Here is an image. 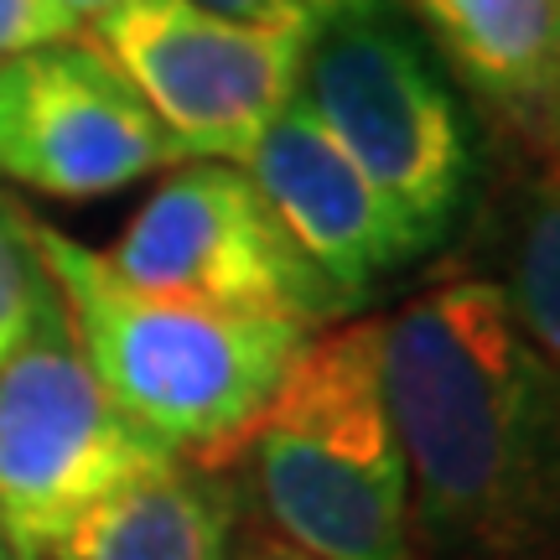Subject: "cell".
<instances>
[{
  "instance_id": "obj_1",
  "label": "cell",
  "mask_w": 560,
  "mask_h": 560,
  "mask_svg": "<svg viewBox=\"0 0 560 560\" xmlns=\"http://www.w3.org/2000/svg\"><path fill=\"white\" fill-rule=\"evenodd\" d=\"M416 545L446 560H560V374L493 280L380 322Z\"/></svg>"
},
{
  "instance_id": "obj_2",
  "label": "cell",
  "mask_w": 560,
  "mask_h": 560,
  "mask_svg": "<svg viewBox=\"0 0 560 560\" xmlns=\"http://www.w3.org/2000/svg\"><path fill=\"white\" fill-rule=\"evenodd\" d=\"M32 234L104 395L172 457L223 472L312 332L140 291L104 249L52 223H32Z\"/></svg>"
},
{
  "instance_id": "obj_3",
  "label": "cell",
  "mask_w": 560,
  "mask_h": 560,
  "mask_svg": "<svg viewBox=\"0 0 560 560\" xmlns=\"http://www.w3.org/2000/svg\"><path fill=\"white\" fill-rule=\"evenodd\" d=\"M244 452L270 524L306 560H416L410 472L380 374V322L301 342Z\"/></svg>"
},
{
  "instance_id": "obj_4",
  "label": "cell",
  "mask_w": 560,
  "mask_h": 560,
  "mask_svg": "<svg viewBox=\"0 0 560 560\" xmlns=\"http://www.w3.org/2000/svg\"><path fill=\"white\" fill-rule=\"evenodd\" d=\"M296 100L431 255L472 192V136L431 52L384 11L306 42Z\"/></svg>"
},
{
  "instance_id": "obj_5",
  "label": "cell",
  "mask_w": 560,
  "mask_h": 560,
  "mask_svg": "<svg viewBox=\"0 0 560 560\" xmlns=\"http://www.w3.org/2000/svg\"><path fill=\"white\" fill-rule=\"evenodd\" d=\"M166 462L177 457L100 389L52 285L26 342L0 359V540L16 560H47L94 503Z\"/></svg>"
},
{
  "instance_id": "obj_6",
  "label": "cell",
  "mask_w": 560,
  "mask_h": 560,
  "mask_svg": "<svg viewBox=\"0 0 560 560\" xmlns=\"http://www.w3.org/2000/svg\"><path fill=\"white\" fill-rule=\"evenodd\" d=\"M130 285L172 301L276 317L322 332L353 306L301 255L255 177L229 161H182L104 249Z\"/></svg>"
},
{
  "instance_id": "obj_7",
  "label": "cell",
  "mask_w": 560,
  "mask_h": 560,
  "mask_svg": "<svg viewBox=\"0 0 560 560\" xmlns=\"http://www.w3.org/2000/svg\"><path fill=\"white\" fill-rule=\"evenodd\" d=\"M83 37L120 68L182 161L244 166L296 100L306 42L240 26L192 0H120Z\"/></svg>"
},
{
  "instance_id": "obj_8",
  "label": "cell",
  "mask_w": 560,
  "mask_h": 560,
  "mask_svg": "<svg viewBox=\"0 0 560 560\" xmlns=\"http://www.w3.org/2000/svg\"><path fill=\"white\" fill-rule=\"evenodd\" d=\"M182 166L130 79L89 37L0 58V177L89 202Z\"/></svg>"
},
{
  "instance_id": "obj_9",
  "label": "cell",
  "mask_w": 560,
  "mask_h": 560,
  "mask_svg": "<svg viewBox=\"0 0 560 560\" xmlns=\"http://www.w3.org/2000/svg\"><path fill=\"white\" fill-rule=\"evenodd\" d=\"M244 172L276 208L285 234L301 244V255L332 280V291L348 306L374 296L384 280L425 255L400 213L342 156L338 140L322 130L301 100L280 109V120L249 151Z\"/></svg>"
},
{
  "instance_id": "obj_10",
  "label": "cell",
  "mask_w": 560,
  "mask_h": 560,
  "mask_svg": "<svg viewBox=\"0 0 560 560\" xmlns=\"http://www.w3.org/2000/svg\"><path fill=\"white\" fill-rule=\"evenodd\" d=\"M482 100L529 136H560V0H410Z\"/></svg>"
},
{
  "instance_id": "obj_11",
  "label": "cell",
  "mask_w": 560,
  "mask_h": 560,
  "mask_svg": "<svg viewBox=\"0 0 560 560\" xmlns=\"http://www.w3.org/2000/svg\"><path fill=\"white\" fill-rule=\"evenodd\" d=\"M234 514L240 503L219 467L177 457L94 503L47 560H229Z\"/></svg>"
},
{
  "instance_id": "obj_12",
  "label": "cell",
  "mask_w": 560,
  "mask_h": 560,
  "mask_svg": "<svg viewBox=\"0 0 560 560\" xmlns=\"http://www.w3.org/2000/svg\"><path fill=\"white\" fill-rule=\"evenodd\" d=\"M493 285L503 291L524 338L560 374V156L524 187L503 255V280Z\"/></svg>"
},
{
  "instance_id": "obj_13",
  "label": "cell",
  "mask_w": 560,
  "mask_h": 560,
  "mask_svg": "<svg viewBox=\"0 0 560 560\" xmlns=\"http://www.w3.org/2000/svg\"><path fill=\"white\" fill-rule=\"evenodd\" d=\"M16 202L0 192V359H11L52 301V276L37 255V234Z\"/></svg>"
},
{
  "instance_id": "obj_14",
  "label": "cell",
  "mask_w": 560,
  "mask_h": 560,
  "mask_svg": "<svg viewBox=\"0 0 560 560\" xmlns=\"http://www.w3.org/2000/svg\"><path fill=\"white\" fill-rule=\"evenodd\" d=\"M198 11H213L240 26H260V32H291V37L312 42L342 16H363V11H384L389 0H192Z\"/></svg>"
},
{
  "instance_id": "obj_15",
  "label": "cell",
  "mask_w": 560,
  "mask_h": 560,
  "mask_svg": "<svg viewBox=\"0 0 560 560\" xmlns=\"http://www.w3.org/2000/svg\"><path fill=\"white\" fill-rule=\"evenodd\" d=\"M83 37V26L58 0H0V58H16L47 42H73Z\"/></svg>"
},
{
  "instance_id": "obj_16",
  "label": "cell",
  "mask_w": 560,
  "mask_h": 560,
  "mask_svg": "<svg viewBox=\"0 0 560 560\" xmlns=\"http://www.w3.org/2000/svg\"><path fill=\"white\" fill-rule=\"evenodd\" d=\"M62 11H68V16L79 21L83 32H89V26H94V21L104 16V11H115V5H120V0H58Z\"/></svg>"
},
{
  "instance_id": "obj_17",
  "label": "cell",
  "mask_w": 560,
  "mask_h": 560,
  "mask_svg": "<svg viewBox=\"0 0 560 560\" xmlns=\"http://www.w3.org/2000/svg\"><path fill=\"white\" fill-rule=\"evenodd\" d=\"M249 560H306V556H296V550H255Z\"/></svg>"
},
{
  "instance_id": "obj_18",
  "label": "cell",
  "mask_w": 560,
  "mask_h": 560,
  "mask_svg": "<svg viewBox=\"0 0 560 560\" xmlns=\"http://www.w3.org/2000/svg\"><path fill=\"white\" fill-rule=\"evenodd\" d=\"M0 560H16V556H11V545H5V540H0Z\"/></svg>"
}]
</instances>
